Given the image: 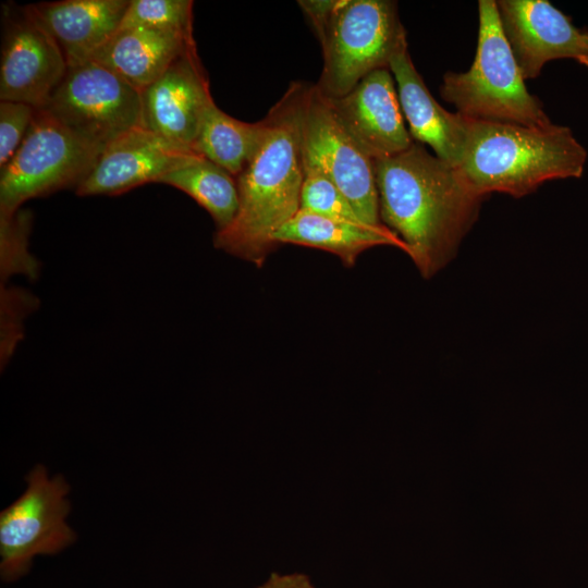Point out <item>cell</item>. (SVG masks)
<instances>
[{
	"label": "cell",
	"mask_w": 588,
	"mask_h": 588,
	"mask_svg": "<svg viewBox=\"0 0 588 588\" xmlns=\"http://www.w3.org/2000/svg\"><path fill=\"white\" fill-rule=\"evenodd\" d=\"M373 167L382 224L405 243L420 274L431 278L453 259L486 196L417 142Z\"/></svg>",
	"instance_id": "6da1fadb"
},
{
	"label": "cell",
	"mask_w": 588,
	"mask_h": 588,
	"mask_svg": "<svg viewBox=\"0 0 588 588\" xmlns=\"http://www.w3.org/2000/svg\"><path fill=\"white\" fill-rule=\"evenodd\" d=\"M309 84L293 82L264 118L265 139L236 177L238 210L213 245L261 267L277 248L274 234L301 210L304 169L301 124Z\"/></svg>",
	"instance_id": "7a4b0ae2"
},
{
	"label": "cell",
	"mask_w": 588,
	"mask_h": 588,
	"mask_svg": "<svg viewBox=\"0 0 588 588\" xmlns=\"http://www.w3.org/2000/svg\"><path fill=\"white\" fill-rule=\"evenodd\" d=\"M587 151L567 126L476 121L458 170L481 195L523 197L552 180L580 177Z\"/></svg>",
	"instance_id": "3957f363"
},
{
	"label": "cell",
	"mask_w": 588,
	"mask_h": 588,
	"mask_svg": "<svg viewBox=\"0 0 588 588\" xmlns=\"http://www.w3.org/2000/svg\"><path fill=\"white\" fill-rule=\"evenodd\" d=\"M321 45L323 66L315 84L334 99L351 91L366 75L389 69L399 45L406 38L397 4L391 0H302Z\"/></svg>",
	"instance_id": "277c9868"
},
{
	"label": "cell",
	"mask_w": 588,
	"mask_h": 588,
	"mask_svg": "<svg viewBox=\"0 0 588 588\" xmlns=\"http://www.w3.org/2000/svg\"><path fill=\"white\" fill-rule=\"evenodd\" d=\"M478 40L474 62L466 72H448L441 97L456 112L476 121L548 126L552 122L540 100L531 95L504 36L497 1L478 2Z\"/></svg>",
	"instance_id": "5b68a950"
},
{
	"label": "cell",
	"mask_w": 588,
	"mask_h": 588,
	"mask_svg": "<svg viewBox=\"0 0 588 588\" xmlns=\"http://www.w3.org/2000/svg\"><path fill=\"white\" fill-rule=\"evenodd\" d=\"M103 148L70 130L45 109H36L21 146L1 168L0 218L26 200L75 187L85 180Z\"/></svg>",
	"instance_id": "8992f818"
},
{
	"label": "cell",
	"mask_w": 588,
	"mask_h": 588,
	"mask_svg": "<svg viewBox=\"0 0 588 588\" xmlns=\"http://www.w3.org/2000/svg\"><path fill=\"white\" fill-rule=\"evenodd\" d=\"M26 490L0 513V571L5 581L27 573L38 554H56L73 543L66 524L70 486L63 476H48L38 464L25 477Z\"/></svg>",
	"instance_id": "52a82bcc"
},
{
	"label": "cell",
	"mask_w": 588,
	"mask_h": 588,
	"mask_svg": "<svg viewBox=\"0 0 588 588\" xmlns=\"http://www.w3.org/2000/svg\"><path fill=\"white\" fill-rule=\"evenodd\" d=\"M41 109L102 148L120 135L143 126L140 91L91 59L68 66L60 85Z\"/></svg>",
	"instance_id": "ba28073f"
},
{
	"label": "cell",
	"mask_w": 588,
	"mask_h": 588,
	"mask_svg": "<svg viewBox=\"0 0 588 588\" xmlns=\"http://www.w3.org/2000/svg\"><path fill=\"white\" fill-rule=\"evenodd\" d=\"M301 150L303 163L323 172L364 223L384 225L379 212L373 159L347 133L315 84L308 85L305 96Z\"/></svg>",
	"instance_id": "9c48e42d"
},
{
	"label": "cell",
	"mask_w": 588,
	"mask_h": 588,
	"mask_svg": "<svg viewBox=\"0 0 588 588\" xmlns=\"http://www.w3.org/2000/svg\"><path fill=\"white\" fill-rule=\"evenodd\" d=\"M68 70L65 57L29 4L3 7L0 100L44 108Z\"/></svg>",
	"instance_id": "30bf717a"
},
{
	"label": "cell",
	"mask_w": 588,
	"mask_h": 588,
	"mask_svg": "<svg viewBox=\"0 0 588 588\" xmlns=\"http://www.w3.org/2000/svg\"><path fill=\"white\" fill-rule=\"evenodd\" d=\"M140 96L143 126L195 151L203 117L213 102L196 47L175 59Z\"/></svg>",
	"instance_id": "8fae6325"
},
{
	"label": "cell",
	"mask_w": 588,
	"mask_h": 588,
	"mask_svg": "<svg viewBox=\"0 0 588 588\" xmlns=\"http://www.w3.org/2000/svg\"><path fill=\"white\" fill-rule=\"evenodd\" d=\"M504 36L525 79L540 75L549 61L588 58V32L547 0H499Z\"/></svg>",
	"instance_id": "7c38bea8"
},
{
	"label": "cell",
	"mask_w": 588,
	"mask_h": 588,
	"mask_svg": "<svg viewBox=\"0 0 588 588\" xmlns=\"http://www.w3.org/2000/svg\"><path fill=\"white\" fill-rule=\"evenodd\" d=\"M327 99L347 133L373 160L413 145L389 69L376 70L346 95Z\"/></svg>",
	"instance_id": "4fadbf2b"
},
{
	"label": "cell",
	"mask_w": 588,
	"mask_h": 588,
	"mask_svg": "<svg viewBox=\"0 0 588 588\" xmlns=\"http://www.w3.org/2000/svg\"><path fill=\"white\" fill-rule=\"evenodd\" d=\"M195 154L138 126L103 147L75 193L78 196H113L146 183H157Z\"/></svg>",
	"instance_id": "5bb4252c"
},
{
	"label": "cell",
	"mask_w": 588,
	"mask_h": 588,
	"mask_svg": "<svg viewBox=\"0 0 588 588\" xmlns=\"http://www.w3.org/2000/svg\"><path fill=\"white\" fill-rule=\"evenodd\" d=\"M389 70L396 83L412 138L428 145L438 158L458 168L466 147L469 119L445 110L432 97L411 59L406 38L393 53Z\"/></svg>",
	"instance_id": "9a60e30c"
},
{
	"label": "cell",
	"mask_w": 588,
	"mask_h": 588,
	"mask_svg": "<svg viewBox=\"0 0 588 588\" xmlns=\"http://www.w3.org/2000/svg\"><path fill=\"white\" fill-rule=\"evenodd\" d=\"M130 0H61L29 4L68 66L93 56L120 27Z\"/></svg>",
	"instance_id": "2e32d148"
},
{
	"label": "cell",
	"mask_w": 588,
	"mask_h": 588,
	"mask_svg": "<svg viewBox=\"0 0 588 588\" xmlns=\"http://www.w3.org/2000/svg\"><path fill=\"white\" fill-rule=\"evenodd\" d=\"M193 47H196L194 37L143 26H124L119 27L90 59L143 91Z\"/></svg>",
	"instance_id": "e0dca14e"
},
{
	"label": "cell",
	"mask_w": 588,
	"mask_h": 588,
	"mask_svg": "<svg viewBox=\"0 0 588 588\" xmlns=\"http://www.w3.org/2000/svg\"><path fill=\"white\" fill-rule=\"evenodd\" d=\"M273 242L277 245L295 244L332 253L347 268L355 266L362 253L379 245L394 246L407 254L405 243L385 225L371 226L304 209L274 234Z\"/></svg>",
	"instance_id": "ac0fdd59"
},
{
	"label": "cell",
	"mask_w": 588,
	"mask_h": 588,
	"mask_svg": "<svg viewBox=\"0 0 588 588\" xmlns=\"http://www.w3.org/2000/svg\"><path fill=\"white\" fill-rule=\"evenodd\" d=\"M266 133L264 119L256 123L240 121L213 101L203 117L194 150L236 179L256 156Z\"/></svg>",
	"instance_id": "d6986e66"
},
{
	"label": "cell",
	"mask_w": 588,
	"mask_h": 588,
	"mask_svg": "<svg viewBox=\"0 0 588 588\" xmlns=\"http://www.w3.org/2000/svg\"><path fill=\"white\" fill-rule=\"evenodd\" d=\"M157 183L171 185L191 196L209 212L217 231L228 228L237 213L236 179L199 154L161 176Z\"/></svg>",
	"instance_id": "ffe728a7"
},
{
	"label": "cell",
	"mask_w": 588,
	"mask_h": 588,
	"mask_svg": "<svg viewBox=\"0 0 588 588\" xmlns=\"http://www.w3.org/2000/svg\"><path fill=\"white\" fill-rule=\"evenodd\" d=\"M143 26L193 36V1L130 0L120 27Z\"/></svg>",
	"instance_id": "44dd1931"
},
{
	"label": "cell",
	"mask_w": 588,
	"mask_h": 588,
	"mask_svg": "<svg viewBox=\"0 0 588 588\" xmlns=\"http://www.w3.org/2000/svg\"><path fill=\"white\" fill-rule=\"evenodd\" d=\"M303 169L301 209L334 219L363 222L348 199L323 172L305 163Z\"/></svg>",
	"instance_id": "7402d4cb"
},
{
	"label": "cell",
	"mask_w": 588,
	"mask_h": 588,
	"mask_svg": "<svg viewBox=\"0 0 588 588\" xmlns=\"http://www.w3.org/2000/svg\"><path fill=\"white\" fill-rule=\"evenodd\" d=\"M29 225V215L24 211L0 218L1 266L5 272L16 269L15 266H22L30 273L35 269L34 259L27 252Z\"/></svg>",
	"instance_id": "603a6c76"
},
{
	"label": "cell",
	"mask_w": 588,
	"mask_h": 588,
	"mask_svg": "<svg viewBox=\"0 0 588 588\" xmlns=\"http://www.w3.org/2000/svg\"><path fill=\"white\" fill-rule=\"evenodd\" d=\"M36 108L17 101L0 100V168L14 156L32 124Z\"/></svg>",
	"instance_id": "cb8c5ba5"
},
{
	"label": "cell",
	"mask_w": 588,
	"mask_h": 588,
	"mask_svg": "<svg viewBox=\"0 0 588 588\" xmlns=\"http://www.w3.org/2000/svg\"><path fill=\"white\" fill-rule=\"evenodd\" d=\"M258 588H314L309 577L302 573H272Z\"/></svg>",
	"instance_id": "d4e9b609"
},
{
	"label": "cell",
	"mask_w": 588,
	"mask_h": 588,
	"mask_svg": "<svg viewBox=\"0 0 588 588\" xmlns=\"http://www.w3.org/2000/svg\"><path fill=\"white\" fill-rule=\"evenodd\" d=\"M579 63L585 65V66H588V58H585V59L580 60Z\"/></svg>",
	"instance_id": "484cf974"
},
{
	"label": "cell",
	"mask_w": 588,
	"mask_h": 588,
	"mask_svg": "<svg viewBox=\"0 0 588 588\" xmlns=\"http://www.w3.org/2000/svg\"><path fill=\"white\" fill-rule=\"evenodd\" d=\"M314 588H316V587L314 586Z\"/></svg>",
	"instance_id": "4316f807"
}]
</instances>
